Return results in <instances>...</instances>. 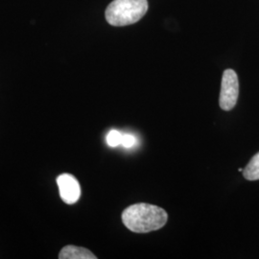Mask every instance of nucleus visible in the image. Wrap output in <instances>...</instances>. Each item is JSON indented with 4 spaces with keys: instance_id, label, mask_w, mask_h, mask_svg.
Returning <instances> with one entry per match:
<instances>
[{
    "instance_id": "f257e3e1",
    "label": "nucleus",
    "mask_w": 259,
    "mask_h": 259,
    "mask_svg": "<svg viewBox=\"0 0 259 259\" xmlns=\"http://www.w3.org/2000/svg\"><path fill=\"white\" fill-rule=\"evenodd\" d=\"M168 220L167 212L154 204L140 203L131 205L122 213V221L127 229L136 233L157 231Z\"/></svg>"
},
{
    "instance_id": "f03ea898",
    "label": "nucleus",
    "mask_w": 259,
    "mask_h": 259,
    "mask_svg": "<svg viewBox=\"0 0 259 259\" xmlns=\"http://www.w3.org/2000/svg\"><path fill=\"white\" fill-rule=\"evenodd\" d=\"M148 11L147 0H113L106 9V19L112 26H127L138 22Z\"/></svg>"
},
{
    "instance_id": "7ed1b4c3",
    "label": "nucleus",
    "mask_w": 259,
    "mask_h": 259,
    "mask_svg": "<svg viewBox=\"0 0 259 259\" xmlns=\"http://www.w3.org/2000/svg\"><path fill=\"white\" fill-rule=\"evenodd\" d=\"M239 96V82L238 76L232 69L224 71L221 83V93L219 104L224 111L232 110L238 100Z\"/></svg>"
},
{
    "instance_id": "20e7f679",
    "label": "nucleus",
    "mask_w": 259,
    "mask_h": 259,
    "mask_svg": "<svg viewBox=\"0 0 259 259\" xmlns=\"http://www.w3.org/2000/svg\"><path fill=\"white\" fill-rule=\"evenodd\" d=\"M60 196L65 204H75L81 196L80 184L74 176L63 174L57 178Z\"/></svg>"
},
{
    "instance_id": "39448f33",
    "label": "nucleus",
    "mask_w": 259,
    "mask_h": 259,
    "mask_svg": "<svg viewBox=\"0 0 259 259\" xmlns=\"http://www.w3.org/2000/svg\"><path fill=\"white\" fill-rule=\"evenodd\" d=\"M60 259H96L97 257L91 250L76 246H65L59 254Z\"/></svg>"
},
{
    "instance_id": "423d86ee",
    "label": "nucleus",
    "mask_w": 259,
    "mask_h": 259,
    "mask_svg": "<svg viewBox=\"0 0 259 259\" xmlns=\"http://www.w3.org/2000/svg\"><path fill=\"white\" fill-rule=\"evenodd\" d=\"M243 175L248 181H258L259 152L251 157L248 165L243 170Z\"/></svg>"
},
{
    "instance_id": "0eeeda50",
    "label": "nucleus",
    "mask_w": 259,
    "mask_h": 259,
    "mask_svg": "<svg viewBox=\"0 0 259 259\" xmlns=\"http://www.w3.org/2000/svg\"><path fill=\"white\" fill-rule=\"evenodd\" d=\"M122 134L116 130H111V132L107 136V143L110 147H117L121 145L122 142Z\"/></svg>"
},
{
    "instance_id": "6e6552de",
    "label": "nucleus",
    "mask_w": 259,
    "mask_h": 259,
    "mask_svg": "<svg viewBox=\"0 0 259 259\" xmlns=\"http://www.w3.org/2000/svg\"><path fill=\"white\" fill-rule=\"evenodd\" d=\"M137 142V139L135 138V136L130 135V134H124L122 136V142L121 145L125 148H132L135 146Z\"/></svg>"
}]
</instances>
